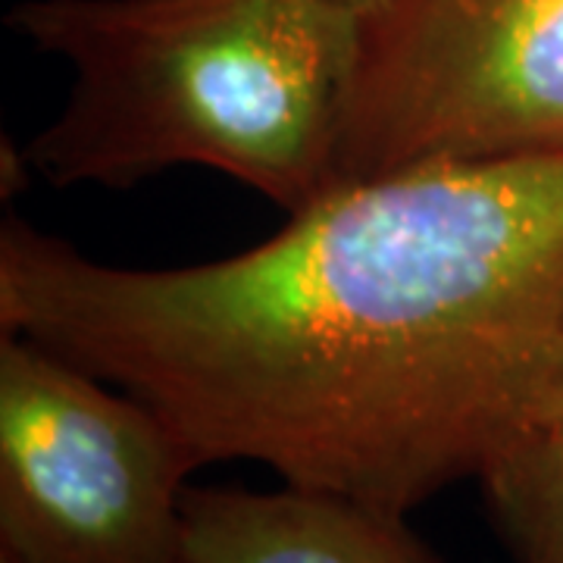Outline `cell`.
Returning <instances> with one entry per match:
<instances>
[{
	"label": "cell",
	"mask_w": 563,
	"mask_h": 563,
	"mask_svg": "<svg viewBox=\"0 0 563 563\" xmlns=\"http://www.w3.org/2000/svg\"><path fill=\"white\" fill-rule=\"evenodd\" d=\"M563 320V154L332 185L266 242L132 269L0 229V329L135 395L198 470L410 514L523 429Z\"/></svg>",
	"instance_id": "1"
},
{
	"label": "cell",
	"mask_w": 563,
	"mask_h": 563,
	"mask_svg": "<svg viewBox=\"0 0 563 563\" xmlns=\"http://www.w3.org/2000/svg\"><path fill=\"white\" fill-rule=\"evenodd\" d=\"M7 29L73 69L22 151L57 188L203 166L298 213L339 185L361 20L332 0H20Z\"/></svg>",
	"instance_id": "2"
},
{
	"label": "cell",
	"mask_w": 563,
	"mask_h": 563,
	"mask_svg": "<svg viewBox=\"0 0 563 563\" xmlns=\"http://www.w3.org/2000/svg\"><path fill=\"white\" fill-rule=\"evenodd\" d=\"M195 470L135 395L0 335V563H181Z\"/></svg>",
	"instance_id": "3"
},
{
	"label": "cell",
	"mask_w": 563,
	"mask_h": 563,
	"mask_svg": "<svg viewBox=\"0 0 563 563\" xmlns=\"http://www.w3.org/2000/svg\"><path fill=\"white\" fill-rule=\"evenodd\" d=\"M563 154V0H398L361 22L339 181Z\"/></svg>",
	"instance_id": "4"
},
{
	"label": "cell",
	"mask_w": 563,
	"mask_h": 563,
	"mask_svg": "<svg viewBox=\"0 0 563 563\" xmlns=\"http://www.w3.org/2000/svg\"><path fill=\"white\" fill-rule=\"evenodd\" d=\"M181 514V563H442L404 514L320 488L188 485Z\"/></svg>",
	"instance_id": "5"
},
{
	"label": "cell",
	"mask_w": 563,
	"mask_h": 563,
	"mask_svg": "<svg viewBox=\"0 0 563 563\" xmlns=\"http://www.w3.org/2000/svg\"><path fill=\"white\" fill-rule=\"evenodd\" d=\"M514 563H563V429H520L479 470Z\"/></svg>",
	"instance_id": "6"
},
{
	"label": "cell",
	"mask_w": 563,
	"mask_h": 563,
	"mask_svg": "<svg viewBox=\"0 0 563 563\" xmlns=\"http://www.w3.org/2000/svg\"><path fill=\"white\" fill-rule=\"evenodd\" d=\"M523 429H563V320L548 351Z\"/></svg>",
	"instance_id": "7"
},
{
	"label": "cell",
	"mask_w": 563,
	"mask_h": 563,
	"mask_svg": "<svg viewBox=\"0 0 563 563\" xmlns=\"http://www.w3.org/2000/svg\"><path fill=\"white\" fill-rule=\"evenodd\" d=\"M332 3L347 10V13H354L361 22H366L373 20V16H379V13H385L388 7H395L398 0H332Z\"/></svg>",
	"instance_id": "8"
}]
</instances>
